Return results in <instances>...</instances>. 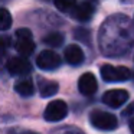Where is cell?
<instances>
[{
    "label": "cell",
    "mask_w": 134,
    "mask_h": 134,
    "mask_svg": "<svg viewBox=\"0 0 134 134\" xmlns=\"http://www.w3.org/2000/svg\"><path fill=\"white\" fill-rule=\"evenodd\" d=\"M134 113V102L133 104H130L127 107V110H124V113H122V115H130V114Z\"/></svg>",
    "instance_id": "18"
},
{
    "label": "cell",
    "mask_w": 134,
    "mask_h": 134,
    "mask_svg": "<svg viewBox=\"0 0 134 134\" xmlns=\"http://www.w3.org/2000/svg\"><path fill=\"white\" fill-rule=\"evenodd\" d=\"M10 45H12V42H10V38H9V36L0 35V52H4V51H7V49L10 48Z\"/></svg>",
    "instance_id": "17"
},
{
    "label": "cell",
    "mask_w": 134,
    "mask_h": 134,
    "mask_svg": "<svg viewBox=\"0 0 134 134\" xmlns=\"http://www.w3.org/2000/svg\"><path fill=\"white\" fill-rule=\"evenodd\" d=\"M27 134H36V133H27Z\"/></svg>",
    "instance_id": "20"
},
{
    "label": "cell",
    "mask_w": 134,
    "mask_h": 134,
    "mask_svg": "<svg viewBox=\"0 0 134 134\" xmlns=\"http://www.w3.org/2000/svg\"><path fill=\"white\" fill-rule=\"evenodd\" d=\"M61 62H62L61 56L56 52H53V51H42L38 55V58H36L38 66L41 68V69H45V71L56 69V68L61 65Z\"/></svg>",
    "instance_id": "6"
},
{
    "label": "cell",
    "mask_w": 134,
    "mask_h": 134,
    "mask_svg": "<svg viewBox=\"0 0 134 134\" xmlns=\"http://www.w3.org/2000/svg\"><path fill=\"white\" fill-rule=\"evenodd\" d=\"M101 76L107 82H122L130 79L131 72L125 66H113V65H102Z\"/></svg>",
    "instance_id": "3"
},
{
    "label": "cell",
    "mask_w": 134,
    "mask_h": 134,
    "mask_svg": "<svg viewBox=\"0 0 134 134\" xmlns=\"http://www.w3.org/2000/svg\"><path fill=\"white\" fill-rule=\"evenodd\" d=\"M59 85L55 81H48V79H41L39 81V91H41V95L48 98V97H52L58 92Z\"/></svg>",
    "instance_id": "11"
},
{
    "label": "cell",
    "mask_w": 134,
    "mask_h": 134,
    "mask_svg": "<svg viewBox=\"0 0 134 134\" xmlns=\"http://www.w3.org/2000/svg\"><path fill=\"white\" fill-rule=\"evenodd\" d=\"M12 15L9 13V10L0 7V30H7L12 26Z\"/></svg>",
    "instance_id": "15"
},
{
    "label": "cell",
    "mask_w": 134,
    "mask_h": 134,
    "mask_svg": "<svg viewBox=\"0 0 134 134\" xmlns=\"http://www.w3.org/2000/svg\"><path fill=\"white\" fill-rule=\"evenodd\" d=\"M78 90L82 95H92L98 90V84H97V78L94 76V74L85 72L81 75L78 81Z\"/></svg>",
    "instance_id": "8"
},
{
    "label": "cell",
    "mask_w": 134,
    "mask_h": 134,
    "mask_svg": "<svg viewBox=\"0 0 134 134\" xmlns=\"http://www.w3.org/2000/svg\"><path fill=\"white\" fill-rule=\"evenodd\" d=\"M16 49L22 56H29L35 51V42L32 38V32L26 27L16 30Z\"/></svg>",
    "instance_id": "2"
},
{
    "label": "cell",
    "mask_w": 134,
    "mask_h": 134,
    "mask_svg": "<svg viewBox=\"0 0 134 134\" xmlns=\"http://www.w3.org/2000/svg\"><path fill=\"white\" fill-rule=\"evenodd\" d=\"M15 90L19 95L22 97H30L33 92H35V87H33V82L30 81L29 78H23L19 79L15 85Z\"/></svg>",
    "instance_id": "12"
},
{
    "label": "cell",
    "mask_w": 134,
    "mask_h": 134,
    "mask_svg": "<svg viewBox=\"0 0 134 134\" xmlns=\"http://www.w3.org/2000/svg\"><path fill=\"white\" fill-rule=\"evenodd\" d=\"M56 9L65 13H72L76 7V0H53Z\"/></svg>",
    "instance_id": "13"
},
{
    "label": "cell",
    "mask_w": 134,
    "mask_h": 134,
    "mask_svg": "<svg viewBox=\"0 0 134 134\" xmlns=\"http://www.w3.org/2000/svg\"><path fill=\"white\" fill-rule=\"evenodd\" d=\"M74 19L79 22H88L94 15V7L90 2H82V3L76 4V7L74 9V12L71 13Z\"/></svg>",
    "instance_id": "9"
},
{
    "label": "cell",
    "mask_w": 134,
    "mask_h": 134,
    "mask_svg": "<svg viewBox=\"0 0 134 134\" xmlns=\"http://www.w3.org/2000/svg\"><path fill=\"white\" fill-rule=\"evenodd\" d=\"M43 42L46 45H49V46H52V48H58L64 43V35H61V33H58V32H53V33H51V35L45 36Z\"/></svg>",
    "instance_id": "14"
},
{
    "label": "cell",
    "mask_w": 134,
    "mask_h": 134,
    "mask_svg": "<svg viewBox=\"0 0 134 134\" xmlns=\"http://www.w3.org/2000/svg\"><path fill=\"white\" fill-rule=\"evenodd\" d=\"M64 56H65V61L69 65H74V66L81 65L82 62H84V58H85L82 49L79 46H76V45H69V46H66Z\"/></svg>",
    "instance_id": "10"
},
{
    "label": "cell",
    "mask_w": 134,
    "mask_h": 134,
    "mask_svg": "<svg viewBox=\"0 0 134 134\" xmlns=\"http://www.w3.org/2000/svg\"><path fill=\"white\" fill-rule=\"evenodd\" d=\"M128 125H130V130H131V133L134 134V118H131V121H130V124H128Z\"/></svg>",
    "instance_id": "19"
},
{
    "label": "cell",
    "mask_w": 134,
    "mask_h": 134,
    "mask_svg": "<svg viewBox=\"0 0 134 134\" xmlns=\"http://www.w3.org/2000/svg\"><path fill=\"white\" fill-rule=\"evenodd\" d=\"M74 35H75V38L81 42H90V32L82 29V27L81 29H76L75 32H74Z\"/></svg>",
    "instance_id": "16"
},
{
    "label": "cell",
    "mask_w": 134,
    "mask_h": 134,
    "mask_svg": "<svg viewBox=\"0 0 134 134\" xmlns=\"http://www.w3.org/2000/svg\"><path fill=\"white\" fill-rule=\"evenodd\" d=\"M128 99V92L125 90H110L102 95V102L111 108H118Z\"/></svg>",
    "instance_id": "7"
},
{
    "label": "cell",
    "mask_w": 134,
    "mask_h": 134,
    "mask_svg": "<svg viewBox=\"0 0 134 134\" xmlns=\"http://www.w3.org/2000/svg\"><path fill=\"white\" fill-rule=\"evenodd\" d=\"M66 114H68V105L65 104V101H62V99H53L45 108L43 118L46 121L55 122V121L64 120L66 117Z\"/></svg>",
    "instance_id": "4"
},
{
    "label": "cell",
    "mask_w": 134,
    "mask_h": 134,
    "mask_svg": "<svg viewBox=\"0 0 134 134\" xmlns=\"http://www.w3.org/2000/svg\"><path fill=\"white\" fill-rule=\"evenodd\" d=\"M90 121L98 130H115L118 125V120L115 115L107 113V111H101V110H95L90 114Z\"/></svg>",
    "instance_id": "1"
},
{
    "label": "cell",
    "mask_w": 134,
    "mask_h": 134,
    "mask_svg": "<svg viewBox=\"0 0 134 134\" xmlns=\"http://www.w3.org/2000/svg\"><path fill=\"white\" fill-rule=\"evenodd\" d=\"M6 68H7L10 75H18V76L27 75V74L32 71V65H30L29 59L23 58V56L10 58L9 62L6 64Z\"/></svg>",
    "instance_id": "5"
}]
</instances>
